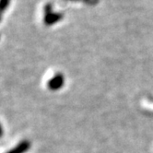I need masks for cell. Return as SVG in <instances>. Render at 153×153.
I'll list each match as a JSON object with an SVG mask.
<instances>
[{
  "instance_id": "obj_1",
  "label": "cell",
  "mask_w": 153,
  "mask_h": 153,
  "mask_svg": "<svg viewBox=\"0 0 153 153\" xmlns=\"http://www.w3.org/2000/svg\"><path fill=\"white\" fill-rule=\"evenodd\" d=\"M65 84V78L60 73L54 75L48 82V88L51 91H58Z\"/></svg>"
},
{
  "instance_id": "obj_2",
  "label": "cell",
  "mask_w": 153,
  "mask_h": 153,
  "mask_svg": "<svg viewBox=\"0 0 153 153\" xmlns=\"http://www.w3.org/2000/svg\"><path fill=\"white\" fill-rule=\"evenodd\" d=\"M30 142L29 140H23L14 149L9 150L7 153H25L30 149Z\"/></svg>"
},
{
  "instance_id": "obj_3",
  "label": "cell",
  "mask_w": 153,
  "mask_h": 153,
  "mask_svg": "<svg viewBox=\"0 0 153 153\" xmlns=\"http://www.w3.org/2000/svg\"><path fill=\"white\" fill-rule=\"evenodd\" d=\"M3 134H4V132H3V128H2V126H1V124H0V138H1V137H3Z\"/></svg>"
}]
</instances>
